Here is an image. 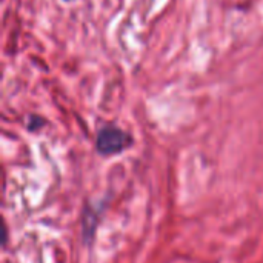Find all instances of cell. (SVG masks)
I'll use <instances>...</instances> for the list:
<instances>
[{
	"mask_svg": "<svg viewBox=\"0 0 263 263\" xmlns=\"http://www.w3.org/2000/svg\"><path fill=\"white\" fill-rule=\"evenodd\" d=\"M96 145H97V151L103 156L119 154L133 145V137L126 131L114 125H108L99 131Z\"/></svg>",
	"mask_w": 263,
	"mask_h": 263,
	"instance_id": "obj_1",
	"label": "cell"
},
{
	"mask_svg": "<svg viewBox=\"0 0 263 263\" xmlns=\"http://www.w3.org/2000/svg\"><path fill=\"white\" fill-rule=\"evenodd\" d=\"M65 2H69V0H65Z\"/></svg>",
	"mask_w": 263,
	"mask_h": 263,
	"instance_id": "obj_2",
	"label": "cell"
}]
</instances>
